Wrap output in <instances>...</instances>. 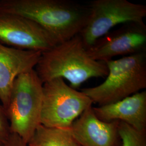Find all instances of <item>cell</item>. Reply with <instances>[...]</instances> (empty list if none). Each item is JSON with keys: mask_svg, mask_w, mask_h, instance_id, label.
<instances>
[{"mask_svg": "<svg viewBox=\"0 0 146 146\" xmlns=\"http://www.w3.org/2000/svg\"><path fill=\"white\" fill-rule=\"evenodd\" d=\"M0 11L36 22L58 44L78 35L90 14L88 5L70 0H0Z\"/></svg>", "mask_w": 146, "mask_h": 146, "instance_id": "6da1fadb", "label": "cell"}, {"mask_svg": "<svg viewBox=\"0 0 146 146\" xmlns=\"http://www.w3.org/2000/svg\"><path fill=\"white\" fill-rule=\"evenodd\" d=\"M35 70L43 83L62 78L75 89L90 78H104L108 74L105 62L90 57L79 35L42 52Z\"/></svg>", "mask_w": 146, "mask_h": 146, "instance_id": "7a4b0ae2", "label": "cell"}, {"mask_svg": "<svg viewBox=\"0 0 146 146\" xmlns=\"http://www.w3.org/2000/svg\"><path fill=\"white\" fill-rule=\"evenodd\" d=\"M105 63L108 74L104 82L81 91L101 106L115 103L146 88V52L136 53Z\"/></svg>", "mask_w": 146, "mask_h": 146, "instance_id": "3957f363", "label": "cell"}, {"mask_svg": "<svg viewBox=\"0 0 146 146\" xmlns=\"http://www.w3.org/2000/svg\"><path fill=\"white\" fill-rule=\"evenodd\" d=\"M43 84L35 69L19 75L5 110L11 133L27 143L41 125Z\"/></svg>", "mask_w": 146, "mask_h": 146, "instance_id": "277c9868", "label": "cell"}, {"mask_svg": "<svg viewBox=\"0 0 146 146\" xmlns=\"http://www.w3.org/2000/svg\"><path fill=\"white\" fill-rule=\"evenodd\" d=\"M92 104L88 96L67 84L64 79L54 78L43 84L41 125L69 129L75 120Z\"/></svg>", "mask_w": 146, "mask_h": 146, "instance_id": "5b68a950", "label": "cell"}, {"mask_svg": "<svg viewBox=\"0 0 146 146\" xmlns=\"http://www.w3.org/2000/svg\"><path fill=\"white\" fill-rule=\"evenodd\" d=\"M88 6V20L78 34L87 50L115 26L144 23L146 16V5L127 0H94Z\"/></svg>", "mask_w": 146, "mask_h": 146, "instance_id": "8992f818", "label": "cell"}, {"mask_svg": "<svg viewBox=\"0 0 146 146\" xmlns=\"http://www.w3.org/2000/svg\"><path fill=\"white\" fill-rule=\"evenodd\" d=\"M0 43L41 52L58 44L49 33L36 22L23 16L1 11Z\"/></svg>", "mask_w": 146, "mask_h": 146, "instance_id": "52a82bcc", "label": "cell"}, {"mask_svg": "<svg viewBox=\"0 0 146 146\" xmlns=\"http://www.w3.org/2000/svg\"><path fill=\"white\" fill-rule=\"evenodd\" d=\"M95 61L106 62L117 56H128L146 52L145 23H128L110 31L87 50Z\"/></svg>", "mask_w": 146, "mask_h": 146, "instance_id": "ba28073f", "label": "cell"}, {"mask_svg": "<svg viewBox=\"0 0 146 146\" xmlns=\"http://www.w3.org/2000/svg\"><path fill=\"white\" fill-rule=\"evenodd\" d=\"M119 122L100 120L92 106L75 120L69 129L79 146H121Z\"/></svg>", "mask_w": 146, "mask_h": 146, "instance_id": "9c48e42d", "label": "cell"}, {"mask_svg": "<svg viewBox=\"0 0 146 146\" xmlns=\"http://www.w3.org/2000/svg\"><path fill=\"white\" fill-rule=\"evenodd\" d=\"M41 53L0 43V101L5 111L16 78L21 74L35 68Z\"/></svg>", "mask_w": 146, "mask_h": 146, "instance_id": "30bf717a", "label": "cell"}, {"mask_svg": "<svg viewBox=\"0 0 146 146\" xmlns=\"http://www.w3.org/2000/svg\"><path fill=\"white\" fill-rule=\"evenodd\" d=\"M98 119L110 122L119 121L140 131H146V91L133 94L115 103L93 107Z\"/></svg>", "mask_w": 146, "mask_h": 146, "instance_id": "8fae6325", "label": "cell"}, {"mask_svg": "<svg viewBox=\"0 0 146 146\" xmlns=\"http://www.w3.org/2000/svg\"><path fill=\"white\" fill-rule=\"evenodd\" d=\"M27 146H78L69 129L48 128L40 125Z\"/></svg>", "mask_w": 146, "mask_h": 146, "instance_id": "7c38bea8", "label": "cell"}, {"mask_svg": "<svg viewBox=\"0 0 146 146\" xmlns=\"http://www.w3.org/2000/svg\"><path fill=\"white\" fill-rule=\"evenodd\" d=\"M118 130L121 146H146V131H137L121 121L119 122Z\"/></svg>", "mask_w": 146, "mask_h": 146, "instance_id": "4fadbf2b", "label": "cell"}, {"mask_svg": "<svg viewBox=\"0 0 146 146\" xmlns=\"http://www.w3.org/2000/svg\"><path fill=\"white\" fill-rule=\"evenodd\" d=\"M11 133L5 110L2 106L0 105V143L4 144Z\"/></svg>", "mask_w": 146, "mask_h": 146, "instance_id": "5bb4252c", "label": "cell"}, {"mask_svg": "<svg viewBox=\"0 0 146 146\" xmlns=\"http://www.w3.org/2000/svg\"><path fill=\"white\" fill-rule=\"evenodd\" d=\"M4 144L5 146H27L26 143L23 141L19 136L13 133H11Z\"/></svg>", "mask_w": 146, "mask_h": 146, "instance_id": "9a60e30c", "label": "cell"}, {"mask_svg": "<svg viewBox=\"0 0 146 146\" xmlns=\"http://www.w3.org/2000/svg\"><path fill=\"white\" fill-rule=\"evenodd\" d=\"M0 146H5V144H2V143H0Z\"/></svg>", "mask_w": 146, "mask_h": 146, "instance_id": "2e32d148", "label": "cell"}, {"mask_svg": "<svg viewBox=\"0 0 146 146\" xmlns=\"http://www.w3.org/2000/svg\"></svg>", "mask_w": 146, "mask_h": 146, "instance_id": "e0dca14e", "label": "cell"}]
</instances>
